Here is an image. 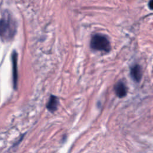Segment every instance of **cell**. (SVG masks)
Segmentation results:
<instances>
[{
  "mask_svg": "<svg viewBox=\"0 0 153 153\" xmlns=\"http://www.w3.org/2000/svg\"><path fill=\"white\" fill-rule=\"evenodd\" d=\"M90 48L96 51L106 53L111 50V44L107 37L102 34L96 33L92 36L90 40Z\"/></svg>",
  "mask_w": 153,
  "mask_h": 153,
  "instance_id": "6da1fadb",
  "label": "cell"
},
{
  "mask_svg": "<svg viewBox=\"0 0 153 153\" xmlns=\"http://www.w3.org/2000/svg\"><path fill=\"white\" fill-rule=\"evenodd\" d=\"M16 25L10 18L0 20V36L5 39L11 38L16 33Z\"/></svg>",
  "mask_w": 153,
  "mask_h": 153,
  "instance_id": "7a4b0ae2",
  "label": "cell"
},
{
  "mask_svg": "<svg viewBox=\"0 0 153 153\" xmlns=\"http://www.w3.org/2000/svg\"><path fill=\"white\" fill-rule=\"evenodd\" d=\"M130 75L135 82H140L142 76V71L141 67L137 64L133 65L130 69Z\"/></svg>",
  "mask_w": 153,
  "mask_h": 153,
  "instance_id": "277c9868",
  "label": "cell"
},
{
  "mask_svg": "<svg viewBox=\"0 0 153 153\" xmlns=\"http://www.w3.org/2000/svg\"><path fill=\"white\" fill-rule=\"evenodd\" d=\"M12 62H13V86L15 89L17 87V54L16 51H14L12 54Z\"/></svg>",
  "mask_w": 153,
  "mask_h": 153,
  "instance_id": "3957f363",
  "label": "cell"
},
{
  "mask_svg": "<svg viewBox=\"0 0 153 153\" xmlns=\"http://www.w3.org/2000/svg\"><path fill=\"white\" fill-rule=\"evenodd\" d=\"M115 91L117 96L121 98L124 97L127 94V87L125 84L122 81H118L114 87Z\"/></svg>",
  "mask_w": 153,
  "mask_h": 153,
  "instance_id": "5b68a950",
  "label": "cell"
},
{
  "mask_svg": "<svg viewBox=\"0 0 153 153\" xmlns=\"http://www.w3.org/2000/svg\"><path fill=\"white\" fill-rule=\"evenodd\" d=\"M59 105V99L57 97L54 96V95H51L49 99V100L48 101L46 107L47 109L51 112H54Z\"/></svg>",
  "mask_w": 153,
  "mask_h": 153,
  "instance_id": "8992f818",
  "label": "cell"
}]
</instances>
